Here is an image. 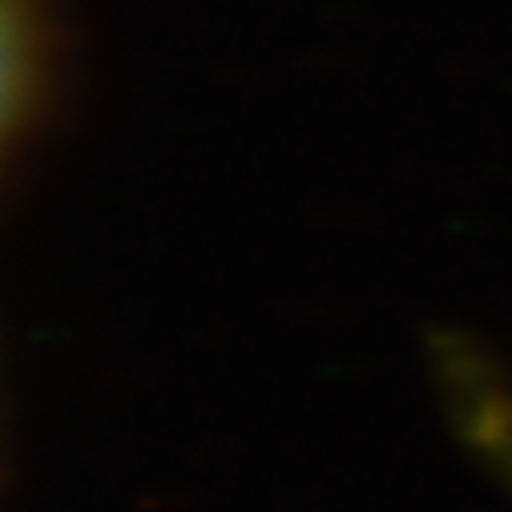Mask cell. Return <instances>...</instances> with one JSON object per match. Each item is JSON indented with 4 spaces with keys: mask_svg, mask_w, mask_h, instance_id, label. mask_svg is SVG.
Wrapping results in <instances>:
<instances>
[{
    "mask_svg": "<svg viewBox=\"0 0 512 512\" xmlns=\"http://www.w3.org/2000/svg\"><path fill=\"white\" fill-rule=\"evenodd\" d=\"M448 392L456 404V420L464 440L488 468L496 472L500 488L512 496V400L488 379V371L464 355H448Z\"/></svg>",
    "mask_w": 512,
    "mask_h": 512,
    "instance_id": "1",
    "label": "cell"
}]
</instances>
